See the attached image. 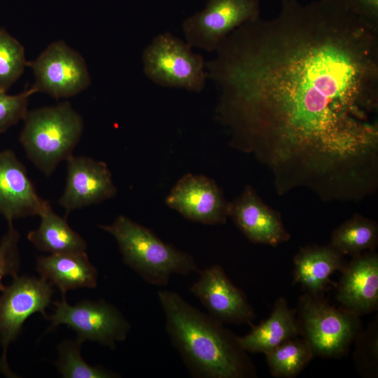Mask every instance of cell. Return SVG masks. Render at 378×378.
<instances>
[{
	"mask_svg": "<svg viewBox=\"0 0 378 378\" xmlns=\"http://www.w3.org/2000/svg\"><path fill=\"white\" fill-rule=\"evenodd\" d=\"M27 66L35 78L31 88L35 93L44 92L56 99L75 96L91 83L82 55L62 41L50 43Z\"/></svg>",
	"mask_w": 378,
	"mask_h": 378,
	"instance_id": "30bf717a",
	"label": "cell"
},
{
	"mask_svg": "<svg viewBox=\"0 0 378 378\" xmlns=\"http://www.w3.org/2000/svg\"><path fill=\"white\" fill-rule=\"evenodd\" d=\"M143 71L154 83L193 92H202L207 79L204 57L170 31L158 34L142 53Z\"/></svg>",
	"mask_w": 378,
	"mask_h": 378,
	"instance_id": "5b68a950",
	"label": "cell"
},
{
	"mask_svg": "<svg viewBox=\"0 0 378 378\" xmlns=\"http://www.w3.org/2000/svg\"><path fill=\"white\" fill-rule=\"evenodd\" d=\"M0 296V371L13 377L7 362L10 344L19 336L25 321L39 312L45 318L46 307L52 301V286L41 278L17 276L6 286Z\"/></svg>",
	"mask_w": 378,
	"mask_h": 378,
	"instance_id": "ba28073f",
	"label": "cell"
},
{
	"mask_svg": "<svg viewBox=\"0 0 378 378\" xmlns=\"http://www.w3.org/2000/svg\"><path fill=\"white\" fill-rule=\"evenodd\" d=\"M59 205L66 214L114 197L117 188L107 164L83 155H71Z\"/></svg>",
	"mask_w": 378,
	"mask_h": 378,
	"instance_id": "4fadbf2b",
	"label": "cell"
},
{
	"mask_svg": "<svg viewBox=\"0 0 378 378\" xmlns=\"http://www.w3.org/2000/svg\"><path fill=\"white\" fill-rule=\"evenodd\" d=\"M8 230L0 241V291L5 286L3 279L5 276H18L20 269V252L18 244L20 234L13 223H8Z\"/></svg>",
	"mask_w": 378,
	"mask_h": 378,
	"instance_id": "484cf974",
	"label": "cell"
},
{
	"mask_svg": "<svg viewBox=\"0 0 378 378\" xmlns=\"http://www.w3.org/2000/svg\"><path fill=\"white\" fill-rule=\"evenodd\" d=\"M50 204L41 198L25 166L10 149L0 151V214L8 223L40 216Z\"/></svg>",
	"mask_w": 378,
	"mask_h": 378,
	"instance_id": "5bb4252c",
	"label": "cell"
},
{
	"mask_svg": "<svg viewBox=\"0 0 378 378\" xmlns=\"http://www.w3.org/2000/svg\"><path fill=\"white\" fill-rule=\"evenodd\" d=\"M301 334L295 312L286 300L279 298L270 316L244 336H236L239 346L246 353L266 354L283 342Z\"/></svg>",
	"mask_w": 378,
	"mask_h": 378,
	"instance_id": "ac0fdd59",
	"label": "cell"
},
{
	"mask_svg": "<svg viewBox=\"0 0 378 378\" xmlns=\"http://www.w3.org/2000/svg\"><path fill=\"white\" fill-rule=\"evenodd\" d=\"M372 26L378 27V0H336Z\"/></svg>",
	"mask_w": 378,
	"mask_h": 378,
	"instance_id": "4316f807",
	"label": "cell"
},
{
	"mask_svg": "<svg viewBox=\"0 0 378 378\" xmlns=\"http://www.w3.org/2000/svg\"><path fill=\"white\" fill-rule=\"evenodd\" d=\"M23 46L4 28L0 29V89L8 91L27 66Z\"/></svg>",
	"mask_w": 378,
	"mask_h": 378,
	"instance_id": "cb8c5ba5",
	"label": "cell"
},
{
	"mask_svg": "<svg viewBox=\"0 0 378 378\" xmlns=\"http://www.w3.org/2000/svg\"><path fill=\"white\" fill-rule=\"evenodd\" d=\"M298 308L301 334L314 355L340 358L360 333L359 316L330 305L321 294L302 295Z\"/></svg>",
	"mask_w": 378,
	"mask_h": 378,
	"instance_id": "8992f818",
	"label": "cell"
},
{
	"mask_svg": "<svg viewBox=\"0 0 378 378\" xmlns=\"http://www.w3.org/2000/svg\"><path fill=\"white\" fill-rule=\"evenodd\" d=\"M337 300L344 309L360 316L378 307V255L368 251L354 256L342 269Z\"/></svg>",
	"mask_w": 378,
	"mask_h": 378,
	"instance_id": "2e32d148",
	"label": "cell"
},
{
	"mask_svg": "<svg viewBox=\"0 0 378 378\" xmlns=\"http://www.w3.org/2000/svg\"><path fill=\"white\" fill-rule=\"evenodd\" d=\"M206 62L230 144L276 190L358 201L378 183V27L336 0H281L230 33Z\"/></svg>",
	"mask_w": 378,
	"mask_h": 378,
	"instance_id": "6da1fadb",
	"label": "cell"
},
{
	"mask_svg": "<svg viewBox=\"0 0 378 378\" xmlns=\"http://www.w3.org/2000/svg\"><path fill=\"white\" fill-rule=\"evenodd\" d=\"M55 309L47 318L50 321L46 332L59 325H65L74 330L76 339L82 343L92 341L111 349L124 341L131 325L122 314L112 304L100 300H83L69 304L65 295L53 302Z\"/></svg>",
	"mask_w": 378,
	"mask_h": 378,
	"instance_id": "52a82bcc",
	"label": "cell"
},
{
	"mask_svg": "<svg viewBox=\"0 0 378 378\" xmlns=\"http://www.w3.org/2000/svg\"><path fill=\"white\" fill-rule=\"evenodd\" d=\"M34 93L31 88L12 95L0 89V134L23 120L28 111L29 98Z\"/></svg>",
	"mask_w": 378,
	"mask_h": 378,
	"instance_id": "d4e9b609",
	"label": "cell"
},
{
	"mask_svg": "<svg viewBox=\"0 0 378 378\" xmlns=\"http://www.w3.org/2000/svg\"><path fill=\"white\" fill-rule=\"evenodd\" d=\"M229 217L253 243L276 246L290 238L281 214L265 204L250 185L230 202Z\"/></svg>",
	"mask_w": 378,
	"mask_h": 378,
	"instance_id": "9a60e30c",
	"label": "cell"
},
{
	"mask_svg": "<svg viewBox=\"0 0 378 378\" xmlns=\"http://www.w3.org/2000/svg\"><path fill=\"white\" fill-rule=\"evenodd\" d=\"M293 276L307 293L321 294L330 283V276L346 265L343 255L330 244L302 247L293 259Z\"/></svg>",
	"mask_w": 378,
	"mask_h": 378,
	"instance_id": "d6986e66",
	"label": "cell"
},
{
	"mask_svg": "<svg viewBox=\"0 0 378 378\" xmlns=\"http://www.w3.org/2000/svg\"><path fill=\"white\" fill-rule=\"evenodd\" d=\"M82 342L69 340L58 346L57 370L64 378H115L119 374L102 366L87 363L80 353Z\"/></svg>",
	"mask_w": 378,
	"mask_h": 378,
	"instance_id": "603a6c76",
	"label": "cell"
},
{
	"mask_svg": "<svg viewBox=\"0 0 378 378\" xmlns=\"http://www.w3.org/2000/svg\"><path fill=\"white\" fill-rule=\"evenodd\" d=\"M39 217V226L27 234L37 249L50 254L86 253L85 240L69 226L66 217L57 215L51 206Z\"/></svg>",
	"mask_w": 378,
	"mask_h": 378,
	"instance_id": "ffe728a7",
	"label": "cell"
},
{
	"mask_svg": "<svg viewBox=\"0 0 378 378\" xmlns=\"http://www.w3.org/2000/svg\"><path fill=\"white\" fill-rule=\"evenodd\" d=\"M36 270L40 278L56 286L62 295L69 290L94 288L97 285L98 272L87 253L40 256Z\"/></svg>",
	"mask_w": 378,
	"mask_h": 378,
	"instance_id": "e0dca14e",
	"label": "cell"
},
{
	"mask_svg": "<svg viewBox=\"0 0 378 378\" xmlns=\"http://www.w3.org/2000/svg\"><path fill=\"white\" fill-rule=\"evenodd\" d=\"M165 203L186 218L202 224H225L229 217L230 202L215 181L204 175H184L171 189Z\"/></svg>",
	"mask_w": 378,
	"mask_h": 378,
	"instance_id": "7c38bea8",
	"label": "cell"
},
{
	"mask_svg": "<svg viewBox=\"0 0 378 378\" xmlns=\"http://www.w3.org/2000/svg\"><path fill=\"white\" fill-rule=\"evenodd\" d=\"M20 142L29 160L46 176L73 155L84 129L81 115L68 101L28 111Z\"/></svg>",
	"mask_w": 378,
	"mask_h": 378,
	"instance_id": "277c9868",
	"label": "cell"
},
{
	"mask_svg": "<svg viewBox=\"0 0 378 378\" xmlns=\"http://www.w3.org/2000/svg\"><path fill=\"white\" fill-rule=\"evenodd\" d=\"M197 273L199 277L190 290L210 316L223 324H251L255 318L253 307L220 265H214Z\"/></svg>",
	"mask_w": 378,
	"mask_h": 378,
	"instance_id": "8fae6325",
	"label": "cell"
},
{
	"mask_svg": "<svg viewBox=\"0 0 378 378\" xmlns=\"http://www.w3.org/2000/svg\"><path fill=\"white\" fill-rule=\"evenodd\" d=\"M377 242V223L357 214L332 232L330 244L342 255L354 257L366 251H374Z\"/></svg>",
	"mask_w": 378,
	"mask_h": 378,
	"instance_id": "44dd1931",
	"label": "cell"
},
{
	"mask_svg": "<svg viewBox=\"0 0 378 378\" xmlns=\"http://www.w3.org/2000/svg\"><path fill=\"white\" fill-rule=\"evenodd\" d=\"M166 332L194 377L246 378L255 375L253 363L236 335L178 293L159 290Z\"/></svg>",
	"mask_w": 378,
	"mask_h": 378,
	"instance_id": "7a4b0ae2",
	"label": "cell"
},
{
	"mask_svg": "<svg viewBox=\"0 0 378 378\" xmlns=\"http://www.w3.org/2000/svg\"><path fill=\"white\" fill-rule=\"evenodd\" d=\"M258 18L259 0H208L202 10L183 22L182 30L192 48L214 52L234 30Z\"/></svg>",
	"mask_w": 378,
	"mask_h": 378,
	"instance_id": "9c48e42d",
	"label": "cell"
},
{
	"mask_svg": "<svg viewBox=\"0 0 378 378\" xmlns=\"http://www.w3.org/2000/svg\"><path fill=\"white\" fill-rule=\"evenodd\" d=\"M265 354L272 374L282 378L296 376L314 356L304 337L288 340Z\"/></svg>",
	"mask_w": 378,
	"mask_h": 378,
	"instance_id": "7402d4cb",
	"label": "cell"
},
{
	"mask_svg": "<svg viewBox=\"0 0 378 378\" xmlns=\"http://www.w3.org/2000/svg\"><path fill=\"white\" fill-rule=\"evenodd\" d=\"M98 227L115 238L124 263L151 285L165 286L174 274L200 270L191 255L127 216L120 215L112 223Z\"/></svg>",
	"mask_w": 378,
	"mask_h": 378,
	"instance_id": "3957f363",
	"label": "cell"
}]
</instances>
